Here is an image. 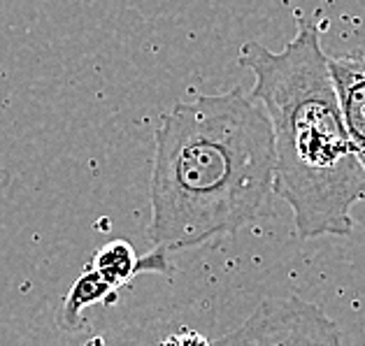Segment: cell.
I'll use <instances>...</instances> for the list:
<instances>
[{"instance_id": "1", "label": "cell", "mask_w": 365, "mask_h": 346, "mask_svg": "<svg viewBox=\"0 0 365 346\" xmlns=\"http://www.w3.org/2000/svg\"><path fill=\"white\" fill-rule=\"evenodd\" d=\"M272 182L270 121L242 86L177 100L154 130L149 242L180 251L235 235L261 216Z\"/></svg>"}, {"instance_id": "2", "label": "cell", "mask_w": 365, "mask_h": 346, "mask_svg": "<svg viewBox=\"0 0 365 346\" xmlns=\"http://www.w3.org/2000/svg\"><path fill=\"white\" fill-rule=\"evenodd\" d=\"M324 26L322 14L307 19L296 12V35L284 49L249 40L237 56L256 79L249 98L272 128V193L291 207L300 239L349 235L351 209L365 200V170L346 135L322 47Z\"/></svg>"}, {"instance_id": "3", "label": "cell", "mask_w": 365, "mask_h": 346, "mask_svg": "<svg viewBox=\"0 0 365 346\" xmlns=\"http://www.w3.org/2000/svg\"><path fill=\"white\" fill-rule=\"evenodd\" d=\"M212 346H342V330L322 307L298 295L265 298Z\"/></svg>"}, {"instance_id": "4", "label": "cell", "mask_w": 365, "mask_h": 346, "mask_svg": "<svg viewBox=\"0 0 365 346\" xmlns=\"http://www.w3.org/2000/svg\"><path fill=\"white\" fill-rule=\"evenodd\" d=\"M328 70H331L346 135L365 170V54L351 51V54L328 56Z\"/></svg>"}, {"instance_id": "5", "label": "cell", "mask_w": 365, "mask_h": 346, "mask_svg": "<svg viewBox=\"0 0 365 346\" xmlns=\"http://www.w3.org/2000/svg\"><path fill=\"white\" fill-rule=\"evenodd\" d=\"M117 303H119V290L108 286V283L93 272L91 265H86L84 272L79 274V279L73 283V288L68 290V295L63 298V303L58 307L56 325L68 335L82 332L88 327V321L84 316L88 307H93V305L114 307Z\"/></svg>"}, {"instance_id": "6", "label": "cell", "mask_w": 365, "mask_h": 346, "mask_svg": "<svg viewBox=\"0 0 365 346\" xmlns=\"http://www.w3.org/2000/svg\"><path fill=\"white\" fill-rule=\"evenodd\" d=\"M93 272L114 290L128 286L130 279L140 274V256L133 249L128 239H112L93 253L91 263Z\"/></svg>"}, {"instance_id": "7", "label": "cell", "mask_w": 365, "mask_h": 346, "mask_svg": "<svg viewBox=\"0 0 365 346\" xmlns=\"http://www.w3.org/2000/svg\"><path fill=\"white\" fill-rule=\"evenodd\" d=\"M140 272H154V274H165V277H173L175 265L168 261V249L154 246L149 253L140 256Z\"/></svg>"}, {"instance_id": "8", "label": "cell", "mask_w": 365, "mask_h": 346, "mask_svg": "<svg viewBox=\"0 0 365 346\" xmlns=\"http://www.w3.org/2000/svg\"><path fill=\"white\" fill-rule=\"evenodd\" d=\"M158 346H212V342L198 330H191V327H180L170 335H165Z\"/></svg>"}, {"instance_id": "9", "label": "cell", "mask_w": 365, "mask_h": 346, "mask_svg": "<svg viewBox=\"0 0 365 346\" xmlns=\"http://www.w3.org/2000/svg\"><path fill=\"white\" fill-rule=\"evenodd\" d=\"M86 346H105V342L101 340V337H96V340H91Z\"/></svg>"}]
</instances>
